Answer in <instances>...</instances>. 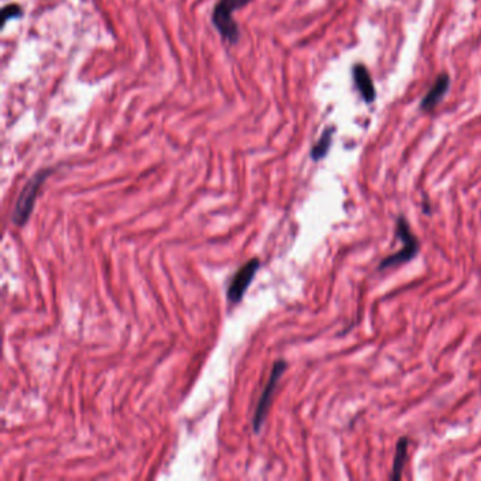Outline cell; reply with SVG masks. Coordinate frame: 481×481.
<instances>
[{"instance_id":"cell-1","label":"cell","mask_w":481,"mask_h":481,"mask_svg":"<svg viewBox=\"0 0 481 481\" xmlns=\"http://www.w3.org/2000/svg\"><path fill=\"white\" fill-rule=\"evenodd\" d=\"M51 172H52V168L40 170L23 187V189L20 191V194L17 197L16 205L13 208V214H11L13 225H16L18 228L26 226V223L28 222V219H30V216L33 214V209H34V205H35L40 188L43 187L45 179L51 175Z\"/></svg>"},{"instance_id":"cell-2","label":"cell","mask_w":481,"mask_h":481,"mask_svg":"<svg viewBox=\"0 0 481 481\" xmlns=\"http://www.w3.org/2000/svg\"><path fill=\"white\" fill-rule=\"evenodd\" d=\"M248 3L250 0H218L214 7L212 23L222 40L229 45H235L240 38V30L233 18V13Z\"/></svg>"},{"instance_id":"cell-3","label":"cell","mask_w":481,"mask_h":481,"mask_svg":"<svg viewBox=\"0 0 481 481\" xmlns=\"http://www.w3.org/2000/svg\"><path fill=\"white\" fill-rule=\"evenodd\" d=\"M395 235L399 240L402 241L404 245H402L401 250L385 257L380 262V265H378L380 271H384V270H388V268H395V267H399V265L414 260L421 250V244H419L418 238L412 233L411 226L404 216H398V219H397Z\"/></svg>"},{"instance_id":"cell-4","label":"cell","mask_w":481,"mask_h":481,"mask_svg":"<svg viewBox=\"0 0 481 481\" xmlns=\"http://www.w3.org/2000/svg\"><path fill=\"white\" fill-rule=\"evenodd\" d=\"M287 361L285 360H277L274 363L272 368H271V374H270V378L261 392V397L257 402V407H255V411H254V416H253V429L255 433H260L261 429H262V425H264V421L268 415V411H270V407H271V399L274 397V392H275V388L278 385V381L280 378L282 377V374L287 371Z\"/></svg>"},{"instance_id":"cell-5","label":"cell","mask_w":481,"mask_h":481,"mask_svg":"<svg viewBox=\"0 0 481 481\" xmlns=\"http://www.w3.org/2000/svg\"><path fill=\"white\" fill-rule=\"evenodd\" d=\"M258 270H260V260L255 258V257L250 258L248 261H245L241 265L240 268L236 271V274L232 277V280L228 285V299H229V302H232V304L240 302Z\"/></svg>"},{"instance_id":"cell-6","label":"cell","mask_w":481,"mask_h":481,"mask_svg":"<svg viewBox=\"0 0 481 481\" xmlns=\"http://www.w3.org/2000/svg\"><path fill=\"white\" fill-rule=\"evenodd\" d=\"M450 87V77L448 72H442L433 82V85L431 87L429 92L425 95V98L421 102V109L425 112H432L439 104L441 101L445 98L446 92L449 91Z\"/></svg>"},{"instance_id":"cell-7","label":"cell","mask_w":481,"mask_h":481,"mask_svg":"<svg viewBox=\"0 0 481 481\" xmlns=\"http://www.w3.org/2000/svg\"><path fill=\"white\" fill-rule=\"evenodd\" d=\"M353 79H355V84H356L359 92H360L363 99L367 104H372L375 101L377 95H375V88H374L371 75H370L365 65L356 64L353 67Z\"/></svg>"},{"instance_id":"cell-8","label":"cell","mask_w":481,"mask_h":481,"mask_svg":"<svg viewBox=\"0 0 481 481\" xmlns=\"http://www.w3.org/2000/svg\"><path fill=\"white\" fill-rule=\"evenodd\" d=\"M408 438H401L397 442V449H395V458L392 463V475L391 480L397 481L401 479L402 470L407 463V456H408Z\"/></svg>"},{"instance_id":"cell-9","label":"cell","mask_w":481,"mask_h":481,"mask_svg":"<svg viewBox=\"0 0 481 481\" xmlns=\"http://www.w3.org/2000/svg\"><path fill=\"white\" fill-rule=\"evenodd\" d=\"M333 133H335V128H333V127L326 128V130L324 131L322 137L318 140V143L312 147V150H311V158H312L314 161H321L322 158L326 157V154L329 153L331 145H332Z\"/></svg>"},{"instance_id":"cell-10","label":"cell","mask_w":481,"mask_h":481,"mask_svg":"<svg viewBox=\"0 0 481 481\" xmlns=\"http://www.w3.org/2000/svg\"><path fill=\"white\" fill-rule=\"evenodd\" d=\"M3 13H4L3 24H6L9 18H14V17H18L21 14V7L18 4H9L3 9Z\"/></svg>"}]
</instances>
